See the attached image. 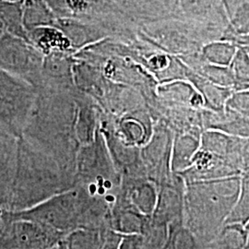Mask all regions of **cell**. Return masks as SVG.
<instances>
[{
  "mask_svg": "<svg viewBox=\"0 0 249 249\" xmlns=\"http://www.w3.org/2000/svg\"><path fill=\"white\" fill-rule=\"evenodd\" d=\"M246 40H247V43H249V36L245 37V41H246Z\"/></svg>",
  "mask_w": 249,
  "mask_h": 249,
  "instance_id": "cell-15",
  "label": "cell"
},
{
  "mask_svg": "<svg viewBox=\"0 0 249 249\" xmlns=\"http://www.w3.org/2000/svg\"><path fill=\"white\" fill-rule=\"evenodd\" d=\"M163 249H200L196 236L183 226V221L168 225V235Z\"/></svg>",
  "mask_w": 249,
  "mask_h": 249,
  "instance_id": "cell-7",
  "label": "cell"
},
{
  "mask_svg": "<svg viewBox=\"0 0 249 249\" xmlns=\"http://www.w3.org/2000/svg\"><path fill=\"white\" fill-rule=\"evenodd\" d=\"M249 223V169L241 178L240 192L236 204L225 223H239L246 226Z\"/></svg>",
  "mask_w": 249,
  "mask_h": 249,
  "instance_id": "cell-8",
  "label": "cell"
},
{
  "mask_svg": "<svg viewBox=\"0 0 249 249\" xmlns=\"http://www.w3.org/2000/svg\"><path fill=\"white\" fill-rule=\"evenodd\" d=\"M9 234L18 249H49L66 237L50 227L28 220L12 221Z\"/></svg>",
  "mask_w": 249,
  "mask_h": 249,
  "instance_id": "cell-3",
  "label": "cell"
},
{
  "mask_svg": "<svg viewBox=\"0 0 249 249\" xmlns=\"http://www.w3.org/2000/svg\"><path fill=\"white\" fill-rule=\"evenodd\" d=\"M241 178H223L209 187H192L184 196V215L188 229L208 244L223 228L236 204Z\"/></svg>",
  "mask_w": 249,
  "mask_h": 249,
  "instance_id": "cell-1",
  "label": "cell"
},
{
  "mask_svg": "<svg viewBox=\"0 0 249 249\" xmlns=\"http://www.w3.org/2000/svg\"><path fill=\"white\" fill-rule=\"evenodd\" d=\"M118 249H143L142 234H122Z\"/></svg>",
  "mask_w": 249,
  "mask_h": 249,
  "instance_id": "cell-10",
  "label": "cell"
},
{
  "mask_svg": "<svg viewBox=\"0 0 249 249\" xmlns=\"http://www.w3.org/2000/svg\"><path fill=\"white\" fill-rule=\"evenodd\" d=\"M238 23L240 24L241 28L245 31L249 30V1L245 4L242 8L238 18Z\"/></svg>",
  "mask_w": 249,
  "mask_h": 249,
  "instance_id": "cell-12",
  "label": "cell"
},
{
  "mask_svg": "<svg viewBox=\"0 0 249 249\" xmlns=\"http://www.w3.org/2000/svg\"><path fill=\"white\" fill-rule=\"evenodd\" d=\"M15 174L9 202L10 212L31 209L63 191L71 188L67 179L49 169H43L26 154Z\"/></svg>",
  "mask_w": 249,
  "mask_h": 249,
  "instance_id": "cell-2",
  "label": "cell"
},
{
  "mask_svg": "<svg viewBox=\"0 0 249 249\" xmlns=\"http://www.w3.org/2000/svg\"><path fill=\"white\" fill-rule=\"evenodd\" d=\"M248 231L239 223H225L213 240L207 244V249H246Z\"/></svg>",
  "mask_w": 249,
  "mask_h": 249,
  "instance_id": "cell-4",
  "label": "cell"
},
{
  "mask_svg": "<svg viewBox=\"0 0 249 249\" xmlns=\"http://www.w3.org/2000/svg\"><path fill=\"white\" fill-rule=\"evenodd\" d=\"M246 229L248 231V245H247V249H249V223L246 225Z\"/></svg>",
  "mask_w": 249,
  "mask_h": 249,
  "instance_id": "cell-14",
  "label": "cell"
},
{
  "mask_svg": "<svg viewBox=\"0 0 249 249\" xmlns=\"http://www.w3.org/2000/svg\"><path fill=\"white\" fill-rule=\"evenodd\" d=\"M236 76L242 81L249 82V57L244 52H240L234 63Z\"/></svg>",
  "mask_w": 249,
  "mask_h": 249,
  "instance_id": "cell-9",
  "label": "cell"
},
{
  "mask_svg": "<svg viewBox=\"0 0 249 249\" xmlns=\"http://www.w3.org/2000/svg\"><path fill=\"white\" fill-rule=\"evenodd\" d=\"M107 228H79L65 237L68 249H103Z\"/></svg>",
  "mask_w": 249,
  "mask_h": 249,
  "instance_id": "cell-5",
  "label": "cell"
},
{
  "mask_svg": "<svg viewBox=\"0 0 249 249\" xmlns=\"http://www.w3.org/2000/svg\"><path fill=\"white\" fill-rule=\"evenodd\" d=\"M49 249H68V247L66 245V242L65 240L60 241L59 243H57L56 245L53 246L52 248H50Z\"/></svg>",
  "mask_w": 249,
  "mask_h": 249,
  "instance_id": "cell-13",
  "label": "cell"
},
{
  "mask_svg": "<svg viewBox=\"0 0 249 249\" xmlns=\"http://www.w3.org/2000/svg\"><path fill=\"white\" fill-rule=\"evenodd\" d=\"M118 196L123 198L146 217L152 216L158 199L154 188L150 185L134 187L126 196Z\"/></svg>",
  "mask_w": 249,
  "mask_h": 249,
  "instance_id": "cell-6",
  "label": "cell"
},
{
  "mask_svg": "<svg viewBox=\"0 0 249 249\" xmlns=\"http://www.w3.org/2000/svg\"><path fill=\"white\" fill-rule=\"evenodd\" d=\"M122 239V234L109 229L107 231V239L105 242L103 249H118L120 241Z\"/></svg>",
  "mask_w": 249,
  "mask_h": 249,
  "instance_id": "cell-11",
  "label": "cell"
}]
</instances>
